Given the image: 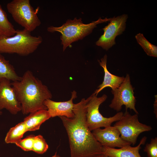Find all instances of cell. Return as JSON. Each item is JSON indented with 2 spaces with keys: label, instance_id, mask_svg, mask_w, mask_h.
<instances>
[{
  "label": "cell",
  "instance_id": "1",
  "mask_svg": "<svg viewBox=\"0 0 157 157\" xmlns=\"http://www.w3.org/2000/svg\"><path fill=\"white\" fill-rule=\"evenodd\" d=\"M89 97L74 104L73 117L60 116L67 131L71 157H91L102 153L103 146L96 140L86 122V105Z\"/></svg>",
  "mask_w": 157,
  "mask_h": 157
},
{
  "label": "cell",
  "instance_id": "2",
  "mask_svg": "<svg viewBox=\"0 0 157 157\" xmlns=\"http://www.w3.org/2000/svg\"><path fill=\"white\" fill-rule=\"evenodd\" d=\"M11 84L16 93L24 115L42 109L47 110L44 101L52 97L47 87L34 76L31 71H26L20 80Z\"/></svg>",
  "mask_w": 157,
  "mask_h": 157
},
{
  "label": "cell",
  "instance_id": "3",
  "mask_svg": "<svg viewBox=\"0 0 157 157\" xmlns=\"http://www.w3.org/2000/svg\"><path fill=\"white\" fill-rule=\"evenodd\" d=\"M24 29L16 30L15 35L8 37H0V53H15L28 55L35 52L42 41L40 36H33Z\"/></svg>",
  "mask_w": 157,
  "mask_h": 157
},
{
  "label": "cell",
  "instance_id": "4",
  "mask_svg": "<svg viewBox=\"0 0 157 157\" xmlns=\"http://www.w3.org/2000/svg\"><path fill=\"white\" fill-rule=\"evenodd\" d=\"M110 19L99 17L95 21L85 24L83 23L81 18H75L73 20H67L60 26L49 27L47 30L51 33L58 32L61 33L60 39L64 51L73 42L82 39L90 34L97 24L109 21Z\"/></svg>",
  "mask_w": 157,
  "mask_h": 157
},
{
  "label": "cell",
  "instance_id": "5",
  "mask_svg": "<svg viewBox=\"0 0 157 157\" xmlns=\"http://www.w3.org/2000/svg\"><path fill=\"white\" fill-rule=\"evenodd\" d=\"M6 8L14 20L30 32L41 24L37 15L39 7L34 9L29 0H13L7 4Z\"/></svg>",
  "mask_w": 157,
  "mask_h": 157
},
{
  "label": "cell",
  "instance_id": "6",
  "mask_svg": "<svg viewBox=\"0 0 157 157\" xmlns=\"http://www.w3.org/2000/svg\"><path fill=\"white\" fill-rule=\"evenodd\" d=\"M93 93L90 97L86 105V119L88 126L91 131L101 127L111 126L113 122L119 120L124 114L122 112H118L109 117H104L100 113L99 108L104 102L107 96L104 94L98 97Z\"/></svg>",
  "mask_w": 157,
  "mask_h": 157
},
{
  "label": "cell",
  "instance_id": "7",
  "mask_svg": "<svg viewBox=\"0 0 157 157\" xmlns=\"http://www.w3.org/2000/svg\"><path fill=\"white\" fill-rule=\"evenodd\" d=\"M138 115H131L126 110L120 119L114 125L119 131L121 138L133 145L136 144L141 133L152 129L150 126L140 122Z\"/></svg>",
  "mask_w": 157,
  "mask_h": 157
},
{
  "label": "cell",
  "instance_id": "8",
  "mask_svg": "<svg viewBox=\"0 0 157 157\" xmlns=\"http://www.w3.org/2000/svg\"><path fill=\"white\" fill-rule=\"evenodd\" d=\"M134 88L131 83L130 77L127 74L124 80L119 87L112 90L113 98L109 105V107L117 112H119L123 105L125 106L126 110L128 109L133 110L135 114H138L135 105L136 101L134 96Z\"/></svg>",
  "mask_w": 157,
  "mask_h": 157
},
{
  "label": "cell",
  "instance_id": "9",
  "mask_svg": "<svg viewBox=\"0 0 157 157\" xmlns=\"http://www.w3.org/2000/svg\"><path fill=\"white\" fill-rule=\"evenodd\" d=\"M128 18L126 14L110 18L108 25L102 29L104 33L96 42V45L106 51L115 45L116 37L125 30Z\"/></svg>",
  "mask_w": 157,
  "mask_h": 157
},
{
  "label": "cell",
  "instance_id": "10",
  "mask_svg": "<svg viewBox=\"0 0 157 157\" xmlns=\"http://www.w3.org/2000/svg\"><path fill=\"white\" fill-rule=\"evenodd\" d=\"M6 109L13 115L21 111V107L10 81L0 80V111Z\"/></svg>",
  "mask_w": 157,
  "mask_h": 157
},
{
  "label": "cell",
  "instance_id": "11",
  "mask_svg": "<svg viewBox=\"0 0 157 157\" xmlns=\"http://www.w3.org/2000/svg\"><path fill=\"white\" fill-rule=\"evenodd\" d=\"M92 133L96 140L103 146L120 148L131 145L121 138L119 131L114 126H110L104 129L98 128L93 130Z\"/></svg>",
  "mask_w": 157,
  "mask_h": 157
},
{
  "label": "cell",
  "instance_id": "12",
  "mask_svg": "<svg viewBox=\"0 0 157 157\" xmlns=\"http://www.w3.org/2000/svg\"><path fill=\"white\" fill-rule=\"evenodd\" d=\"M77 97V93L74 90L72 92L71 97L68 101L57 102L47 99L44 102V104L51 116H65L71 118L74 115L73 109L74 104L73 100Z\"/></svg>",
  "mask_w": 157,
  "mask_h": 157
},
{
  "label": "cell",
  "instance_id": "13",
  "mask_svg": "<svg viewBox=\"0 0 157 157\" xmlns=\"http://www.w3.org/2000/svg\"><path fill=\"white\" fill-rule=\"evenodd\" d=\"M147 139L146 137H143L139 144L135 147L127 145L115 149L103 146L102 153L107 157H141L139 150L141 148V145L145 144Z\"/></svg>",
  "mask_w": 157,
  "mask_h": 157
},
{
  "label": "cell",
  "instance_id": "14",
  "mask_svg": "<svg viewBox=\"0 0 157 157\" xmlns=\"http://www.w3.org/2000/svg\"><path fill=\"white\" fill-rule=\"evenodd\" d=\"M107 55L106 54L101 59L100 61H98L100 65L104 69V76L102 83L99 86L98 89L93 93L96 96L101 91L107 87L110 88L112 90L117 89L124 80V77L113 74L108 70L107 67Z\"/></svg>",
  "mask_w": 157,
  "mask_h": 157
},
{
  "label": "cell",
  "instance_id": "15",
  "mask_svg": "<svg viewBox=\"0 0 157 157\" xmlns=\"http://www.w3.org/2000/svg\"><path fill=\"white\" fill-rule=\"evenodd\" d=\"M51 117L47 110L42 109L31 113L24 118L27 131L39 130L41 125Z\"/></svg>",
  "mask_w": 157,
  "mask_h": 157
},
{
  "label": "cell",
  "instance_id": "16",
  "mask_svg": "<svg viewBox=\"0 0 157 157\" xmlns=\"http://www.w3.org/2000/svg\"><path fill=\"white\" fill-rule=\"evenodd\" d=\"M21 77L9 61L0 53V80L5 78L14 82L20 80Z\"/></svg>",
  "mask_w": 157,
  "mask_h": 157
},
{
  "label": "cell",
  "instance_id": "17",
  "mask_svg": "<svg viewBox=\"0 0 157 157\" xmlns=\"http://www.w3.org/2000/svg\"><path fill=\"white\" fill-rule=\"evenodd\" d=\"M27 131L25 124L22 122L9 129L6 134L5 141L6 143L16 144L21 140Z\"/></svg>",
  "mask_w": 157,
  "mask_h": 157
},
{
  "label": "cell",
  "instance_id": "18",
  "mask_svg": "<svg viewBox=\"0 0 157 157\" xmlns=\"http://www.w3.org/2000/svg\"><path fill=\"white\" fill-rule=\"evenodd\" d=\"M16 30L9 21L7 14L0 4V36L11 37L15 34Z\"/></svg>",
  "mask_w": 157,
  "mask_h": 157
},
{
  "label": "cell",
  "instance_id": "19",
  "mask_svg": "<svg viewBox=\"0 0 157 157\" xmlns=\"http://www.w3.org/2000/svg\"><path fill=\"white\" fill-rule=\"evenodd\" d=\"M138 43L147 55L149 56L157 57V47L150 42L143 34L139 33L135 36Z\"/></svg>",
  "mask_w": 157,
  "mask_h": 157
},
{
  "label": "cell",
  "instance_id": "20",
  "mask_svg": "<svg viewBox=\"0 0 157 157\" xmlns=\"http://www.w3.org/2000/svg\"><path fill=\"white\" fill-rule=\"evenodd\" d=\"M49 146L45 140L41 135L35 136L32 151L40 154H42L45 152Z\"/></svg>",
  "mask_w": 157,
  "mask_h": 157
},
{
  "label": "cell",
  "instance_id": "21",
  "mask_svg": "<svg viewBox=\"0 0 157 157\" xmlns=\"http://www.w3.org/2000/svg\"><path fill=\"white\" fill-rule=\"evenodd\" d=\"M35 136L33 135H28L24 139H21L15 144L24 151H32Z\"/></svg>",
  "mask_w": 157,
  "mask_h": 157
},
{
  "label": "cell",
  "instance_id": "22",
  "mask_svg": "<svg viewBox=\"0 0 157 157\" xmlns=\"http://www.w3.org/2000/svg\"><path fill=\"white\" fill-rule=\"evenodd\" d=\"M148 157H157V138H152L150 143H147L144 149Z\"/></svg>",
  "mask_w": 157,
  "mask_h": 157
},
{
  "label": "cell",
  "instance_id": "23",
  "mask_svg": "<svg viewBox=\"0 0 157 157\" xmlns=\"http://www.w3.org/2000/svg\"><path fill=\"white\" fill-rule=\"evenodd\" d=\"M154 113L156 114V117L157 118V111L156 110V106H157V99L156 98L155 99V102L154 103Z\"/></svg>",
  "mask_w": 157,
  "mask_h": 157
},
{
  "label": "cell",
  "instance_id": "24",
  "mask_svg": "<svg viewBox=\"0 0 157 157\" xmlns=\"http://www.w3.org/2000/svg\"><path fill=\"white\" fill-rule=\"evenodd\" d=\"M57 157H62L59 155H57ZM91 157H107L103 154H101L97 155L95 156Z\"/></svg>",
  "mask_w": 157,
  "mask_h": 157
},
{
  "label": "cell",
  "instance_id": "25",
  "mask_svg": "<svg viewBox=\"0 0 157 157\" xmlns=\"http://www.w3.org/2000/svg\"><path fill=\"white\" fill-rule=\"evenodd\" d=\"M51 157H57V155L56 154V152L55 153V154L52 156Z\"/></svg>",
  "mask_w": 157,
  "mask_h": 157
},
{
  "label": "cell",
  "instance_id": "26",
  "mask_svg": "<svg viewBox=\"0 0 157 157\" xmlns=\"http://www.w3.org/2000/svg\"><path fill=\"white\" fill-rule=\"evenodd\" d=\"M2 113L1 112V111H0V115H1L2 114Z\"/></svg>",
  "mask_w": 157,
  "mask_h": 157
},
{
  "label": "cell",
  "instance_id": "27",
  "mask_svg": "<svg viewBox=\"0 0 157 157\" xmlns=\"http://www.w3.org/2000/svg\"></svg>",
  "mask_w": 157,
  "mask_h": 157
}]
</instances>
